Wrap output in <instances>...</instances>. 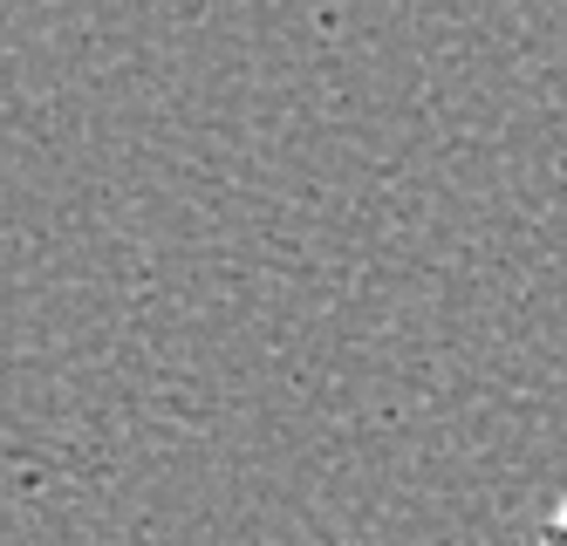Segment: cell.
I'll list each match as a JSON object with an SVG mask.
<instances>
[{
	"instance_id": "cell-1",
	"label": "cell",
	"mask_w": 567,
	"mask_h": 546,
	"mask_svg": "<svg viewBox=\"0 0 567 546\" xmlns=\"http://www.w3.org/2000/svg\"><path fill=\"white\" fill-rule=\"evenodd\" d=\"M540 546H567V498L547 513V526H540Z\"/></svg>"
}]
</instances>
